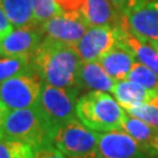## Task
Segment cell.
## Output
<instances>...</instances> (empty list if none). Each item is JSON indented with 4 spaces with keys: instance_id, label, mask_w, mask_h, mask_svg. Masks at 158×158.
<instances>
[{
    "instance_id": "6da1fadb",
    "label": "cell",
    "mask_w": 158,
    "mask_h": 158,
    "mask_svg": "<svg viewBox=\"0 0 158 158\" xmlns=\"http://www.w3.org/2000/svg\"><path fill=\"white\" fill-rule=\"evenodd\" d=\"M81 62L73 45L44 36L34 52L31 66L44 83L81 93L79 85Z\"/></svg>"
},
{
    "instance_id": "8992f818",
    "label": "cell",
    "mask_w": 158,
    "mask_h": 158,
    "mask_svg": "<svg viewBox=\"0 0 158 158\" xmlns=\"http://www.w3.org/2000/svg\"><path fill=\"white\" fill-rule=\"evenodd\" d=\"M53 145L66 157L82 156L96 150L97 132L75 117L57 128Z\"/></svg>"
},
{
    "instance_id": "7a4b0ae2",
    "label": "cell",
    "mask_w": 158,
    "mask_h": 158,
    "mask_svg": "<svg viewBox=\"0 0 158 158\" xmlns=\"http://www.w3.org/2000/svg\"><path fill=\"white\" fill-rule=\"evenodd\" d=\"M56 128L36 106L8 110L2 122L0 135L26 142L38 150L53 145Z\"/></svg>"
},
{
    "instance_id": "ac0fdd59",
    "label": "cell",
    "mask_w": 158,
    "mask_h": 158,
    "mask_svg": "<svg viewBox=\"0 0 158 158\" xmlns=\"http://www.w3.org/2000/svg\"><path fill=\"white\" fill-rule=\"evenodd\" d=\"M122 129L127 131L131 137H134L138 143H141L143 147L155 151L153 142L158 134L157 128L129 114H125L124 118L122 121Z\"/></svg>"
},
{
    "instance_id": "83f0119b",
    "label": "cell",
    "mask_w": 158,
    "mask_h": 158,
    "mask_svg": "<svg viewBox=\"0 0 158 158\" xmlns=\"http://www.w3.org/2000/svg\"><path fill=\"white\" fill-rule=\"evenodd\" d=\"M7 113H8V108L6 107L4 104V102L1 101V98H0V129H1V125H2V122H4Z\"/></svg>"
},
{
    "instance_id": "d6986e66",
    "label": "cell",
    "mask_w": 158,
    "mask_h": 158,
    "mask_svg": "<svg viewBox=\"0 0 158 158\" xmlns=\"http://www.w3.org/2000/svg\"><path fill=\"white\" fill-rule=\"evenodd\" d=\"M33 55H1L0 56V85L6 80L32 68Z\"/></svg>"
},
{
    "instance_id": "9c48e42d",
    "label": "cell",
    "mask_w": 158,
    "mask_h": 158,
    "mask_svg": "<svg viewBox=\"0 0 158 158\" xmlns=\"http://www.w3.org/2000/svg\"><path fill=\"white\" fill-rule=\"evenodd\" d=\"M115 45V26H90L74 47L81 61H97Z\"/></svg>"
},
{
    "instance_id": "1f68e13d",
    "label": "cell",
    "mask_w": 158,
    "mask_h": 158,
    "mask_svg": "<svg viewBox=\"0 0 158 158\" xmlns=\"http://www.w3.org/2000/svg\"><path fill=\"white\" fill-rule=\"evenodd\" d=\"M150 158H158L157 156H152V157H150Z\"/></svg>"
},
{
    "instance_id": "9a60e30c",
    "label": "cell",
    "mask_w": 158,
    "mask_h": 158,
    "mask_svg": "<svg viewBox=\"0 0 158 158\" xmlns=\"http://www.w3.org/2000/svg\"><path fill=\"white\" fill-rule=\"evenodd\" d=\"M111 94L123 109L147 103L158 97V90L147 89L128 79L116 81Z\"/></svg>"
},
{
    "instance_id": "cb8c5ba5",
    "label": "cell",
    "mask_w": 158,
    "mask_h": 158,
    "mask_svg": "<svg viewBox=\"0 0 158 158\" xmlns=\"http://www.w3.org/2000/svg\"><path fill=\"white\" fill-rule=\"evenodd\" d=\"M115 6V8L121 13V14H127L130 11L135 10L136 7L144 4L148 0H110Z\"/></svg>"
},
{
    "instance_id": "f546056e",
    "label": "cell",
    "mask_w": 158,
    "mask_h": 158,
    "mask_svg": "<svg viewBox=\"0 0 158 158\" xmlns=\"http://www.w3.org/2000/svg\"><path fill=\"white\" fill-rule=\"evenodd\" d=\"M153 149H155L156 155H157V157H158V134H157V137H156L155 142H153Z\"/></svg>"
},
{
    "instance_id": "52a82bcc",
    "label": "cell",
    "mask_w": 158,
    "mask_h": 158,
    "mask_svg": "<svg viewBox=\"0 0 158 158\" xmlns=\"http://www.w3.org/2000/svg\"><path fill=\"white\" fill-rule=\"evenodd\" d=\"M96 151L103 158H150L157 156L153 150L143 147L123 129L97 132Z\"/></svg>"
},
{
    "instance_id": "d4e9b609",
    "label": "cell",
    "mask_w": 158,
    "mask_h": 158,
    "mask_svg": "<svg viewBox=\"0 0 158 158\" xmlns=\"http://www.w3.org/2000/svg\"><path fill=\"white\" fill-rule=\"evenodd\" d=\"M63 13H76L80 15L85 0H55Z\"/></svg>"
},
{
    "instance_id": "484cf974",
    "label": "cell",
    "mask_w": 158,
    "mask_h": 158,
    "mask_svg": "<svg viewBox=\"0 0 158 158\" xmlns=\"http://www.w3.org/2000/svg\"><path fill=\"white\" fill-rule=\"evenodd\" d=\"M35 158H67L54 145H47L35 150Z\"/></svg>"
},
{
    "instance_id": "30bf717a",
    "label": "cell",
    "mask_w": 158,
    "mask_h": 158,
    "mask_svg": "<svg viewBox=\"0 0 158 158\" xmlns=\"http://www.w3.org/2000/svg\"><path fill=\"white\" fill-rule=\"evenodd\" d=\"M122 20L139 39L158 40V1H145L129 13L122 14Z\"/></svg>"
},
{
    "instance_id": "5bb4252c",
    "label": "cell",
    "mask_w": 158,
    "mask_h": 158,
    "mask_svg": "<svg viewBox=\"0 0 158 158\" xmlns=\"http://www.w3.org/2000/svg\"><path fill=\"white\" fill-rule=\"evenodd\" d=\"M116 80L103 69L98 61H82L80 66V90H101L111 93Z\"/></svg>"
},
{
    "instance_id": "277c9868",
    "label": "cell",
    "mask_w": 158,
    "mask_h": 158,
    "mask_svg": "<svg viewBox=\"0 0 158 158\" xmlns=\"http://www.w3.org/2000/svg\"><path fill=\"white\" fill-rule=\"evenodd\" d=\"M79 90L64 89L42 82L36 107L44 113L55 128L76 116V101Z\"/></svg>"
},
{
    "instance_id": "3957f363",
    "label": "cell",
    "mask_w": 158,
    "mask_h": 158,
    "mask_svg": "<svg viewBox=\"0 0 158 158\" xmlns=\"http://www.w3.org/2000/svg\"><path fill=\"white\" fill-rule=\"evenodd\" d=\"M125 110L107 91L89 90L76 101V116L96 132L122 129Z\"/></svg>"
},
{
    "instance_id": "603a6c76",
    "label": "cell",
    "mask_w": 158,
    "mask_h": 158,
    "mask_svg": "<svg viewBox=\"0 0 158 158\" xmlns=\"http://www.w3.org/2000/svg\"><path fill=\"white\" fill-rule=\"evenodd\" d=\"M62 13L55 0H33V17L35 25H40Z\"/></svg>"
},
{
    "instance_id": "8fae6325",
    "label": "cell",
    "mask_w": 158,
    "mask_h": 158,
    "mask_svg": "<svg viewBox=\"0 0 158 158\" xmlns=\"http://www.w3.org/2000/svg\"><path fill=\"white\" fill-rule=\"evenodd\" d=\"M116 45L122 46L135 56L136 61L143 63L158 75V52L149 41L136 36L122 20V14L118 23L115 26Z\"/></svg>"
},
{
    "instance_id": "ffe728a7",
    "label": "cell",
    "mask_w": 158,
    "mask_h": 158,
    "mask_svg": "<svg viewBox=\"0 0 158 158\" xmlns=\"http://www.w3.org/2000/svg\"><path fill=\"white\" fill-rule=\"evenodd\" d=\"M0 158H35V149L26 142L0 135Z\"/></svg>"
},
{
    "instance_id": "7402d4cb",
    "label": "cell",
    "mask_w": 158,
    "mask_h": 158,
    "mask_svg": "<svg viewBox=\"0 0 158 158\" xmlns=\"http://www.w3.org/2000/svg\"><path fill=\"white\" fill-rule=\"evenodd\" d=\"M125 113L142 119L158 129V97L152 101L124 109Z\"/></svg>"
},
{
    "instance_id": "7c38bea8",
    "label": "cell",
    "mask_w": 158,
    "mask_h": 158,
    "mask_svg": "<svg viewBox=\"0 0 158 158\" xmlns=\"http://www.w3.org/2000/svg\"><path fill=\"white\" fill-rule=\"evenodd\" d=\"M42 39L38 25L17 27L0 41V55H33Z\"/></svg>"
},
{
    "instance_id": "e0dca14e",
    "label": "cell",
    "mask_w": 158,
    "mask_h": 158,
    "mask_svg": "<svg viewBox=\"0 0 158 158\" xmlns=\"http://www.w3.org/2000/svg\"><path fill=\"white\" fill-rule=\"evenodd\" d=\"M0 7L14 27L34 26L33 0H0Z\"/></svg>"
},
{
    "instance_id": "ba28073f",
    "label": "cell",
    "mask_w": 158,
    "mask_h": 158,
    "mask_svg": "<svg viewBox=\"0 0 158 158\" xmlns=\"http://www.w3.org/2000/svg\"><path fill=\"white\" fill-rule=\"evenodd\" d=\"M44 36L75 45L88 29V25L76 13H62L38 25Z\"/></svg>"
},
{
    "instance_id": "2e32d148",
    "label": "cell",
    "mask_w": 158,
    "mask_h": 158,
    "mask_svg": "<svg viewBox=\"0 0 158 158\" xmlns=\"http://www.w3.org/2000/svg\"><path fill=\"white\" fill-rule=\"evenodd\" d=\"M97 61L114 80L118 81L127 79L132 66L135 64L136 59L128 49L119 45H115Z\"/></svg>"
},
{
    "instance_id": "4dcf8cb0",
    "label": "cell",
    "mask_w": 158,
    "mask_h": 158,
    "mask_svg": "<svg viewBox=\"0 0 158 158\" xmlns=\"http://www.w3.org/2000/svg\"><path fill=\"white\" fill-rule=\"evenodd\" d=\"M149 42H150V44H151V45H152L158 52V40H155V41H149Z\"/></svg>"
},
{
    "instance_id": "44dd1931",
    "label": "cell",
    "mask_w": 158,
    "mask_h": 158,
    "mask_svg": "<svg viewBox=\"0 0 158 158\" xmlns=\"http://www.w3.org/2000/svg\"><path fill=\"white\" fill-rule=\"evenodd\" d=\"M127 79L134 81L147 89L158 90V75L138 61H136L135 64L132 66Z\"/></svg>"
},
{
    "instance_id": "f1b7e54d",
    "label": "cell",
    "mask_w": 158,
    "mask_h": 158,
    "mask_svg": "<svg viewBox=\"0 0 158 158\" xmlns=\"http://www.w3.org/2000/svg\"><path fill=\"white\" fill-rule=\"evenodd\" d=\"M67 158H103V157L95 150V151H91V152L82 155V156H75V157H67Z\"/></svg>"
},
{
    "instance_id": "4316f807",
    "label": "cell",
    "mask_w": 158,
    "mask_h": 158,
    "mask_svg": "<svg viewBox=\"0 0 158 158\" xmlns=\"http://www.w3.org/2000/svg\"><path fill=\"white\" fill-rule=\"evenodd\" d=\"M14 28V26L12 25L11 20L6 15L4 10L0 7V41L5 38L6 35L11 33Z\"/></svg>"
},
{
    "instance_id": "4fadbf2b",
    "label": "cell",
    "mask_w": 158,
    "mask_h": 158,
    "mask_svg": "<svg viewBox=\"0 0 158 158\" xmlns=\"http://www.w3.org/2000/svg\"><path fill=\"white\" fill-rule=\"evenodd\" d=\"M80 17L90 26H116L121 19L119 13L110 0H85Z\"/></svg>"
},
{
    "instance_id": "5b68a950",
    "label": "cell",
    "mask_w": 158,
    "mask_h": 158,
    "mask_svg": "<svg viewBox=\"0 0 158 158\" xmlns=\"http://www.w3.org/2000/svg\"><path fill=\"white\" fill-rule=\"evenodd\" d=\"M42 81L31 68L0 85V98L8 110L29 108L36 104Z\"/></svg>"
}]
</instances>
